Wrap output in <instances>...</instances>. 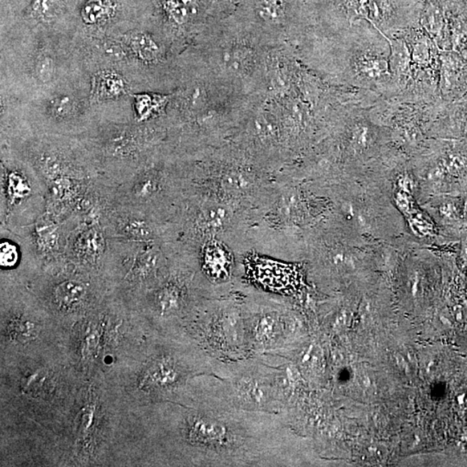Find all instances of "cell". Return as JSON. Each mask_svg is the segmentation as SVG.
I'll list each match as a JSON object with an SVG mask.
<instances>
[{
    "instance_id": "6da1fadb",
    "label": "cell",
    "mask_w": 467,
    "mask_h": 467,
    "mask_svg": "<svg viewBox=\"0 0 467 467\" xmlns=\"http://www.w3.org/2000/svg\"><path fill=\"white\" fill-rule=\"evenodd\" d=\"M162 155L115 186H108L107 207H119L162 223L177 217L185 200L180 166Z\"/></svg>"
},
{
    "instance_id": "7a4b0ae2",
    "label": "cell",
    "mask_w": 467,
    "mask_h": 467,
    "mask_svg": "<svg viewBox=\"0 0 467 467\" xmlns=\"http://www.w3.org/2000/svg\"><path fill=\"white\" fill-rule=\"evenodd\" d=\"M214 373L220 379L227 399L235 407L282 415L283 377L274 363L261 356L232 362L217 360Z\"/></svg>"
},
{
    "instance_id": "3957f363",
    "label": "cell",
    "mask_w": 467,
    "mask_h": 467,
    "mask_svg": "<svg viewBox=\"0 0 467 467\" xmlns=\"http://www.w3.org/2000/svg\"><path fill=\"white\" fill-rule=\"evenodd\" d=\"M1 153L0 227L34 225L46 213L48 190L36 169L14 148Z\"/></svg>"
},
{
    "instance_id": "277c9868",
    "label": "cell",
    "mask_w": 467,
    "mask_h": 467,
    "mask_svg": "<svg viewBox=\"0 0 467 467\" xmlns=\"http://www.w3.org/2000/svg\"><path fill=\"white\" fill-rule=\"evenodd\" d=\"M193 324L197 343L213 359L232 362L251 356L242 302L206 299Z\"/></svg>"
},
{
    "instance_id": "5b68a950",
    "label": "cell",
    "mask_w": 467,
    "mask_h": 467,
    "mask_svg": "<svg viewBox=\"0 0 467 467\" xmlns=\"http://www.w3.org/2000/svg\"><path fill=\"white\" fill-rule=\"evenodd\" d=\"M172 261L163 242H138L109 237L101 274L117 278L145 294L168 278Z\"/></svg>"
},
{
    "instance_id": "8992f818",
    "label": "cell",
    "mask_w": 467,
    "mask_h": 467,
    "mask_svg": "<svg viewBox=\"0 0 467 467\" xmlns=\"http://www.w3.org/2000/svg\"><path fill=\"white\" fill-rule=\"evenodd\" d=\"M263 298L257 295L242 302L251 356H279L291 343L294 319L283 304Z\"/></svg>"
},
{
    "instance_id": "52a82bcc",
    "label": "cell",
    "mask_w": 467,
    "mask_h": 467,
    "mask_svg": "<svg viewBox=\"0 0 467 467\" xmlns=\"http://www.w3.org/2000/svg\"><path fill=\"white\" fill-rule=\"evenodd\" d=\"M101 222L109 237L138 242H163L170 225L119 207L103 209Z\"/></svg>"
},
{
    "instance_id": "ba28073f",
    "label": "cell",
    "mask_w": 467,
    "mask_h": 467,
    "mask_svg": "<svg viewBox=\"0 0 467 467\" xmlns=\"http://www.w3.org/2000/svg\"><path fill=\"white\" fill-rule=\"evenodd\" d=\"M0 269L2 276H19L24 279L41 273L42 260L24 229L0 227Z\"/></svg>"
},
{
    "instance_id": "9c48e42d",
    "label": "cell",
    "mask_w": 467,
    "mask_h": 467,
    "mask_svg": "<svg viewBox=\"0 0 467 467\" xmlns=\"http://www.w3.org/2000/svg\"><path fill=\"white\" fill-rule=\"evenodd\" d=\"M169 35L180 41L190 39L201 14L199 0H150Z\"/></svg>"
},
{
    "instance_id": "30bf717a",
    "label": "cell",
    "mask_w": 467,
    "mask_h": 467,
    "mask_svg": "<svg viewBox=\"0 0 467 467\" xmlns=\"http://www.w3.org/2000/svg\"><path fill=\"white\" fill-rule=\"evenodd\" d=\"M82 0H31L21 14L24 22L34 26L52 27L76 22Z\"/></svg>"
},
{
    "instance_id": "8fae6325",
    "label": "cell",
    "mask_w": 467,
    "mask_h": 467,
    "mask_svg": "<svg viewBox=\"0 0 467 467\" xmlns=\"http://www.w3.org/2000/svg\"><path fill=\"white\" fill-rule=\"evenodd\" d=\"M352 71L357 78L372 84L392 77L388 56L372 50H363L353 56Z\"/></svg>"
},
{
    "instance_id": "7c38bea8",
    "label": "cell",
    "mask_w": 467,
    "mask_h": 467,
    "mask_svg": "<svg viewBox=\"0 0 467 467\" xmlns=\"http://www.w3.org/2000/svg\"><path fill=\"white\" fill-rule=\"evenodd\" d=\"M130 51L145 64L156 65L165 59V47L149 31H135L128 36Z\"/></svg>"
},
{
    "instance_id": "4fadbf2b",
    "label": "cell",
    "mask_w": 467,
    "mask_h": 467,
    "mask_svg": "<svg viewBox=\"0 0 467 467\" xmlns=\"http://www.w3.org/2000/svg\"><path fill=\"white\" fill-rule=\"evenodd\" d=\"M127 93V83L119 73L103 71L93 77L91 99L95 101L116 99Z\"/></svg>"
},
{
    "instance_id": "5bb4252c",
    "label": "cell",
    "mask_w": 467,
    "mask_h": 467,
    "mask_svg": "<svg viewBox=\"0 0 467 467\" xmlns=\"http://www.w3.org/2000/svg\"><path fill=\"white\" fill-rule=\"evenodd\" d=\"M384 39L389 46V68L392 78L395 77L401 80L408 77L412 66L411 54H410L408 43L404 39H389L385 36Z\"/></svg>"
},
{
    "instance_id": "9a60e30c",
    "label": "cell",
    "mask_w": 467,
    "mask_h": 467,
    "mask_svg": "<svg viewBox=\"0 0 467 467\" xmlns=\"http://www.w3.org/2000/svg\"><path fill=\"white\" fill-rule=\"evenodd\" d=\"M170 96L160 93H140L135 96V111L138 123L155 119L168 106Z\"/></svg>"
},
{
    "instance_id": "2e32d148",
    "label": "cell",
    "mask_w": 467,
    "mask_h": 467,
    "mask_svg": "<svg viewBox=\"0 0 467 467\" xmlns=\"http://www.w3.org/2000/svg\"><path fill=\"white\" fill-rule=\"evenodd\" d=\"M463 63L461 58L454 54H444L441 56V88L442 92L448 93L456 88Z\"/></svg>"
},
{
    "instance_id": "e0dca14e",
    "label": "cell",
    "mask_w": 467,
    "mask_h": 467,
    "mask_svg": "<svg viewBox=\"0 0 467 467\" xmlns=\"http://www.w3.org/2000/svg\"><path fill=\"white\" fill-rule=\"evenodd\" d=\"M411 35V41L409 46L410 54H411L412 63L416 66L428 67L431 59V51H430L429 39L424 34V30H415Z\"/></svg>"
},
{
    "instance_id": "ac0fdd59",
    "label": "cell",
    "mask_w": 467,
    "mask_h": 467,
    "mask_svg": "<svg viewBox=\"0 0 467 467\" xmlns=\"http://www.w3.org/2000/svg\"><path fill=\"white\" fill-rule=\"evenodd\" d=\"M74 103L68 97H61L53 101L51 113L55 120L59 121H70L74 113L73 109Z\"/></svg>"
},
{
    "instance_id": "d6986e66",
    "label": "cell",
    "mask_w": 467,
    "mask_h": 467,
    "mask_svg": "<svg viewBox=\"0 0 467 467\" xmlns=\"http://www.w3.org/2000/svg\"><path fill=\"white\" fill-rule=\"evenodd\" d=\"M36 76L43 83L52 80L55 73L54 61L50 55L41 54L36 58L35 63Z\"/></svg>"
},
{
    "instance_id": "ffe728a7",
    "label": "cell",
    "mask_w": 467,
    "mask_h": 467,
    "mask_svg": "<svg viewBox=\"0 0 467 467\" xmlns=\"http://www.w3.org/2000/svg\"><path fill=\"white\" fill-rule=\"evenodd\" d=\"M371 132L367 125L364 124H356L351 130V143L356 151H363L368 148L371 143Z\"/></svg>"
},
{
    "instance_id": "44dd1931",
    "label": "cell",
    "mask_w": 467,
    "mask_h": 467,
    "mask_svg": "<svg viewBox=\"0 0 467 467\" xmlns=\"http://www.w3.org/2000/svg\"><path fill=\"white\" fill-rule=\"evenodd\" d=\"M440 165L444 169V170H448L450 173H456L461 172L462 169H464L466 161L464 158L457 155V154H452V155H449L448 158H445Z\"/></svg>"
},
{
    "instance_id": "7402d4cb",
    "label": "cell",
    "mask_w": 467,
    "mask_h": 467,
    "mask_svg": "<svg viewBox=\"0 0 467 467\" xmlns=\"http://www.w3.org/2000/svg\"><path fill=\"white\" fill-rule=\"evenodd\" d=\"M31 0H1L2 12L20 15Z\"/></svg>"
},
{
    "instance_id": "603a6c76",
    "label": "cell",
    "mask_w": 467,
    "mask_h": 467,
    "mask_svg": "<svg viewBox=\"0 0 467 467\" xmlns=\"http://www.w3.org/2000/svg\"><path fill=\"white\" fill-rule=\"evenodd\" d=\"M441 212L445 215V216L451 217L453 216V206L451 205H446L441 207Z\"/></svg>"
},
{
    "instance_id": "cb8c5ba5",
    "label": "cell",
    "mask_w": 467,
    "mask_h": 467,
    "mask_svg": "<svg viewBox=\"0 0 467 467\" xmlns=\"http://www.w3.org/2000/svg\"><path fill=\"white\" fill-rule=\"evenodd\" d=\"M466 213L467 215V202H466Z\"/></svg>"
},
{
    "instance_id": "d4e9b609",
    "label": "cell",
    "mask_w": 467,
    "mask_h": 467,
    "mask_svg": "<svg viewBox=\"0 0 467 467\" xmlns=\"http://www.w3.org/2000/svg\"><path fill=\"white\" fill-rule=\"evenodd\" d=\"M421 1H424V0H421Z\"/></svg>"
},
{
    "instance_id": "484cf974",
    "label": "cell",
    "mask_w": 467,
    "mask_h": 467,
    "mask_svg": "<svg viewBox=\"0 0 467 467\" xmlns=\"http://www.w3.org/2000/svg\"><path fill=\"white\" fill-rule=\"evenodd\" d=\"M466 48H467V44H466Z\"/></svg>"
}]
</instances>
